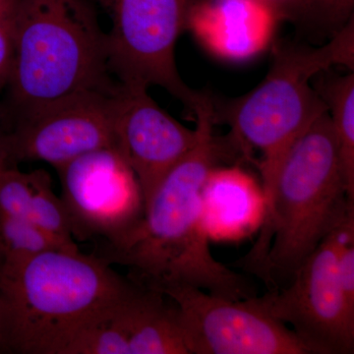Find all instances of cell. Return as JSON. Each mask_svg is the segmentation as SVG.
Returning a JSON list of instances; mask_svg holds the SVG:
<instances>
[{
	"instance_id": "cell-1",
	"label": "cell",
	"mask_w": 354,
	"mask_h": 354,
	"mask_svg": "<svg viewBox=\"0 0 354 354\" xmlns=\"http://www.w3.org/2000/svg\"><path fill=\"white\" fill-rule=\"evenodd\" d=\"M196 145L162 179L146 203L144 216L124 237L102 246L109 264L128 270V278L162 292L174 286H189L230 300L256 297L244 274L215 259L209 248L203 188L221 160L241 156L230 138L214 134L209 99L194 118Z\"/></svg>"
},
{
	"instance_id": "cell-2",
	"label": "cell",
	"mask_w": 354,
	"mask_h": 354,
	"mask_svg": "<svg viewBox=\"0 0 354 354\" xmlns=\"http://www.w3.org/2000/svg\"><path fill=\"white\" fill-rule=\"evenodd\" d=\"M106 41L88 0H18L12 71L0 104L7 127L76 95L113 92Z\"/></svg>"
},
{
	"instance_id": "cell-3",
	"label": "cell",
	"mask_w": 354,
	"mask_h": 354,
	"mask_svg": "<svg viewBox=\"0 0 354 354\" xmlns=\"http://www.w3.org/2000/svg\"><path fill=\"white\" fill-rule=\"evenodd\" d=\"M111 266L79 248L6 256L0 272L3 353L59 354L79 326L131 286Z\"/></svg>"
},
{
	"instance_id": "cell-4",
	"label": "cell",
	"mask_w": 354,
	"mask_h": 354,
	"mask_svg": "<svg viewBox=\"0 0 354 354\" xmlns=\"http://www.w3.org/2000/svg\"><path fill=\"white\" fill-rule=\"evenodd\" d=\"M354 209L330 114L317 118L279 169L259 239L244 258L269 290L288 285L299 266Z\"/></svg>"
},
{
	"instance_id": "cell-5",
	"label": "cell",
	"mask_w": 354,
	"mask_h": 354,
	"mask_svg": "<svg viewBox=\"0 0 354 354\" xmlns=\"http://www.w3.org/2000/svg\"><path fill=\"white\" fill-rule=\"evenodd\" d=\"M354 20L321 46L278 44L271 66L259 85L241 97L223 99L209 95L214 123L230 127V136L248 158L259 151L264 216L271 208L279 169L295 141L327 106L311 86L321 72L335 65L354 71Z\"/></svg>"
},
{
	"instance_id": "cell-6",
	"label": "cell",
	"mask_w": 354,
	"mask_h": 354,
	"mask_svg": "<svg viewBox=\"0 0 354 354\" xmlns=\"http://www.w3.org/2000/svg\"><path fill=\"white\" fill-rule=\"evenodd\" d=\"M197 0H95L108 15L109 66L121 83L160 86L183 104L194 120L206 93L192 90L179 76L176 46L187 30Z\"/></svg>"
},
{
	"instance_id": "cell-7",
	"label": "cell",
	"mask_w": 354,
	"mask_h": 354,
	"mask_svg": "<svg viewBox=\"0 0 354 354\" xmlns=\"http://www.w3.org/2000/svg\"><path fill=\"white\" fill-rule=\"evenodd\" d=\"M62 199L74 241H120L144 216L131 167L115 147L85 153L57 167Z\"/></svg>"
},
{
	"instance_id": "cell-8",
	"label": "cell",
	"mask_w": 354,
	"mask_h": 354,
	"mask_svg": "<svg viewBox=\"0 0 354 354\" xmlns=\"http://www.w3.org/2000/svg\"><path fill=\"white\" fill-rule=\"evenodd\" d=\"M250 300L268 315L290 326L317 353H354V309L339 283L332 232L299 266L288 285Z\"/></svg>"
},
{
	"instance_id": "cell-9",
	"label": "cell",
	"mask_w": 354,
	"mask_h": 354,
	"mask_svg": "<svg viewBox=\"0 0 354 354\" xmlns=\"http://www.w3.org/2000/svg\"><path fill=\"white\" fill-rule=\"evenodd\" d=\"M178 309L189 354H318L313 346L251 302L189 286L162 291Z\"/></svg>"
},
{
	"instance_id": "cell-10",
	"label": "cell",
	"mask_w": 354,
	"mask_h": 354,
	"mask_svg": "<svg viewBox=\"0 0 354 354\" xmlns=\"http://www.w3.org/2000/svg\"><path fill=\"white\" fill-rule=\"evenodd\" d=\"M114 91L76 95L12 123L9 145L14 167L44 162L57 169L85 153L115 147Z\"/></svg>"
},
{
	"instance_id": "cell-11",
	"label": "cell",
	"mask_w": 354,
	"mask_h": 354,
	"mask_svg": "<svg viewBox=\"0 0 354 354\" xmlns=\"http://www.w3.org/2000/svg\"><path fill=\"white\" fill-rule=\"evenodd\" d=\"M113 108L115 148L134 172L145 206L167 172L196 145L199 132L165 113L148 88L137 84L118 82Z\"/></svg>"
},
{
	"instance_id": "cell-12",
	"label": "cell",
	"mask_w": 354,
	"mask_h": 354,
	"mask_svg": "<svg viewBox=\"0 0 354 354\" xmlns=\"http://www.w3.org/2000/svg\"><path fill=\"white\" fill-rule=\"evenodd\" d=\"M277 19L262 0H197L187 30L216 57L244 62L269 46Z\"/></svg>"
},
{
	"instance_id": "cell-13",
	"label": "cell",
	"mask_w": 354,
	"mask_h": 354,
	"mask_svg": "<svg viewBox=\"0 0 354 354\" xmlns=\"http://www.w3.org/2000/svg\"><path fill=\"white\" fill-rule=\"evenodd\" d=\"M130 354H189L176 304L160 291L133 281L113 307Z\"/></svg>"
},
{
	"instance_id": "cell-14",
	"label": "cell",
	"mask_w": 354,
	"mask_h": 354,
	"mask_svg": "<svg viewBox=\"0 0 354 354\" xmlns=\"http://www.w3.org/2000/svg\"><path fill=\"white\" fill-rule=\"evenodd\" d=\"M205 220L209 239H232L264 216V197L248 174L236 169H213L203 188Z\"/></svg>"
},
{
	"instance_id": "cell-15",
	"label": "cell",
	"mask_w": 354,
	"mask_h": 354,
	"mask_svg": "<svg viewBox=\"0 0 354 354\" xmlns=\"http://www.w3.org/2000/svg\"><path fill=\"white\" fill-rule=\"evenodd\" d=\"M0 213L31 221L66 243L76 244L62 199L44 169L24 172L9 167L0 172Z\"/></svg>"
},
{
	"instance_id": "cell-16",
	"label": "cell",
	"mask_w": 354,
	"mask_h": 354,
	"mask_svg": "<svg viewBox=\"0 0 354 354\" xmlns=\"http://www.w3.org/2000/svg\"><path fill=\"white\" fill-rule=\"evenodd\" d=\"M314 79L334 127L348 199L354 202V71L344 76L317 74Z\"/></svg>"
},
{
	"instance_id": "cell-17",
	"label": "cell",
	"mask_w": 354,
	"mask_h": 354,
	"mask_svg": "<svg viewBox=\"0 0 354 354\" xmlns=\"http://www.w3.org/2000/svg\"><path fill=\"white\" fill-rule=\"evenodd\" d=\"M354 0H285L274 10L290 21L300 36L317 43L334 38L353 21Z\"/></svg>"
},
{
	"instance_id": "cell-18",
	"label": "cell",
	"mask_w": 354,
	"mask_h": 354,
	"mask_svg": "<svg viewBox=\"0 0 354 354\" xmlns=\"http://www.w3.org/2000/svg\"><path fill=\"white\" fill-rule=\"evenodd\" d=\"M77 248V244L66 243L31 221L0 213V249L6 257Z\"/></svg>"
},
{
	"instance_id": "cell-19",
	"label": "cell",
	"mask_w": 354,
	"mask_h": 354,
	"mask_svg": "<svg viewBox=\"0 0 354 354\" xmlns=\"http://www.w3.org/2000/svg\"><path fill=\"white\" fill-rule=\"evenodd\" d=\"M18 0H0V90L6 88L12 71Z\"/></svg>"
},
{
	"instance_id": "cell-20",
	"label": "cell",
	"mask_w": 354,
	"mask_h": 354,
	"mask_svg": "<svg viewBox=\"0 0 354 354\" xmlns=\"http://www.w3.org/2000/svg\"><path fill=\"white\" fill-rule=\"evenodd\" d=\"M9 167H14L11 160L9 129L0 114V172Z\"/></svg>"
},
{
	"instance_id": "cell-21",
	"label": "cell",
	"mask_w": 354,
	"mask_h": 354,
	"mask_svg": "<svg viewBox=\"0 0 354 354\" xmlns=\"http://www.w3.org/2000/svg\"><path fill=\"white\" fill-rule=\"evenodd\" d=\"M262 1H264L265 3L269 4L274 11L279 6H281V3H283V1H285V0H262Z\"/></svg>"
},
{
	"instance_id": "cell-22",
	"label": "cell",
	"mask_w": 354,
	"mask_h": 354,
	"mask_svg": "<svg viewBox=\"0 0 354 354\" xmlns=\"http://www.w3.org/2000/svg\"><path fill=\"white\" fill-rule=\"evenodd\" d=\"M4 260H6V255H4L3 252H2L1 249H0V272H1L2 266H3Z\"/></svg>"
},
{
	"instance_id": "cell-23",
	"label": "cell",
	"mask_w": 354,
	"mask_h": 354,
	"mask_svg": "<svg viewBox=\"0 0 354 354\" xmlns=\"http://www.w3.org/2000/svg\"><path fill=\"white\" fill-rule=\"evenodd\" d=\"M0 353H3V346H2L1 330H0Z\"/></svg>"
}]
</instances>
